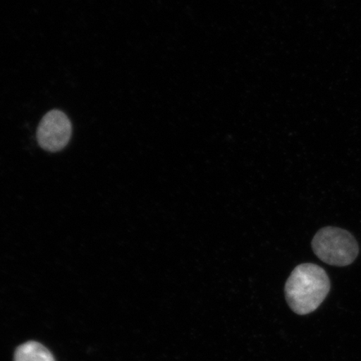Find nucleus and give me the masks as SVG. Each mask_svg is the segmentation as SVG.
<instances>
[{
    "instance_id": "1",
    "label": "nucleus",
    "mask_w": 361,
    "mask_h": 361,
    "mask_svg": "<svg viewBox=\"0 0 361 361\" xmlns=\"http://www.w3.org/2000/svg\"><path fill=\"white\" fill-rule=\"evenodd\" d=\"M331 281L326 270L314 264H303L293 270L286 284V297L293 312L312 313L326 300Z\"/></svg>"
},
{
    "instance_id": "2",
    "label": "nucleus",
    "mask_w": 361,
    "mask_h": 361,
    "mask_svg": "<svg viewBox=\"0 0 361 361\" xmlns=\"http://www.w3.org/2000/svg\"><path fill=\"white\" fill-rule=\"evenodd\" d=\"M314 255L326 263L345 267L353 263L359 255V245L345 229L326 227L319 230L312 241Z\"/></svg>"
},
{
    "instance_id": "3",
    "label": "nucleus",
    "mask_w": 361,
    "mask_h": 361,
    "mask_svg": "<svg viewBox=\"0 0 361 361\" xmlns=\"http://www.w3.org/2000/svg\"><path fill=\"white\" fill-rule=\"evenodd\" d=\"M72 125L64 112L53 110L45 114L39 125L37 140L40 147L49 152H57L69 143Z\"/></svg>"
},
{
    "instance_id": "4",
    "label": "nucleus",
    "mask_w": 361,
    "mask_h": 361,
    "mask_svg": "<svg viewBox=\"0 0 361 361\" xmlns=\"http://www.w3.org/2000/svg\"><path fill=\"white\" fill-rule=\"evenodd\" d=\"M15 361H56L47 348L38 342L29 341L18 347Z\"/></svg>"
}]
</instances>
